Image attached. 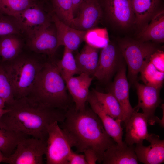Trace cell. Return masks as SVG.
I'll return each instance as SVG.
<instances>
[{"mask_svg": "<svg viewBox=\"0 0 164 164\" xmlns=\"http://www.w3.org/2000/svg\"><path fill=\"white\" fill-rule=\"evenodd\" d=\"M0 118L9 128L27 137L46 141L49 126L63 122L65 111L41 104L29 97L15 99Z\"/></svg>", "mask_w": 164, "mask_h": 164, "instance_id": "cell-1", "label": "cell"}, {"mask_svg": "<svg viewBox=\"0 0 164 164\" xmlns=\"http://www.w3.org/2000/svg\"><path fill=\"white\" fill-rule=\"evenodd\" d=\"M61 128L67 134L77 153L91 149L102 162L104 152L115 142L105 131L98 115L91 108L83 110L70 108L65 111Z\"/></svg>", "mask_w": 164, "mask_h": 164, "instance_id": "cell-2", "label": "cell"}, {"mask_svg": "<svg viewBox=\"0 0 164 164\" xmlns=\"http://www.w3.org/2000/svg\"><path fill=\"white\" fill-rule=\"evenodd\" d=\"M67 89L66 82L56 63H46L43 64L33 90L28 97L43 104L66 111L69 101Z\"/></svg>", "mask_w": 164, "mask_h": 164, "instance_id": "cell-3", "label": "cell"}, {"mask_svg": "<svg viewBox=\"0 0 164 164\" xmlns=\"http://www.w3.org/2000/svg\"><path fill=\"white\" fill-rule=\"evenodd\" d=\"M15 99L29 96L32 91L43 64L33 58L19 57L2 63Z\"/></svg>", "mask_w": 164, "mask_h": 164, "instance_id": "cell-4", "label": "cell"}, {"mask_svg": "<svg viewBox=\"0 0 164 164\" xmlns=\"http://www.w3.org/2000/svg\"><path fill=\"white\" fill-rule=\"evenodd\" d=\"M118 45L128 66L129 80L135 84L138 73L158 49L150 41L128 38L119 40Z\"/></svg>", "mask_w": 164, "mask_h": 164, "instance_id": "cell-5", "label": "cell"}, {"mask_svg": "<svg viewBox=\"0 0 164 164\" xmlns=\"http://www.w3.org/2000/svg\"><path fill=\"white\" fill-rule=\"evenodd\" d=\"M55 121L49 127L45 155L47 164H68L72 147L68 137Z\"/></svg>", "mask_w": 164, "mask_h": 164, "instance_id": "cell-6", "label": "cell"}, {"mask_svg": "<svg viewBox=\"0 0 164 164\" xmlns=\"http://www.w3.org/2000/svg\"><path fill=\"white\" fill-rule=\"evenodd\" d=\"M46 141L31 137H25L18 143L13 152L6 158L9 164H42Z\"/></svg>", "mask_w": 164, "mask_h": 164, "instance_id": "cell-7", "label": "cell"}, {"mask_svg": "<svg viewBox=\"0 0 164 164\" xmlns=\"http://www.w3.org/2000/svg\"><path fill=\"white\" fill-rule=\"evenodd\" d=\"M35 0H33L28 7L15 17L28 38L52 22L53 12L52 13L47 12L43 5Z\"/></svg>", "mask_w": 164, "mask_h": 164, "instance_id": "cell-8", "label": "cell"}, {"mask_svg": "<svg viewBox=\"0 0 164 164\" xmlns=\"http://www.w3.org/2000/svg\"><path fill=\"white\" fill-rule=\"evenodd\" d=\"M103 17L111 24L123 29L135 24L131 0H98Z\"/></svg>", "mask_w": 164, "mask_h": 164, "instance_id": "cell-9", "label": "cell"}, {"mask_svg": "<svg viewBox=\"0 0 164 164\" xmlns=\"http://www.w3.org/2000/svg\"><path fill=\"white\" fill-rule=\"evenodd\" d=\"M125 62L118 45L112 42L102 48L93 76L99 81H108Z\"/></svg>", "mask_w": 164, "mask_h": 164, "instance_id": "cell-10", "label": "cell"}, {"mask_svg": "<svg viewBox=\"0 0 164 164\" xmlns=\"http://www.w3.org/2000/svg\"><path fill=\"white\" fill-rule=\"evenodd\" d=\"M138 97V103L135 108L137 111L141 108L146 116L148 123L153 125L156 122L162 126L161 120L155 116V110L161 102L160 90L154 87L141 84L137 81L135 83Z\"/></svg>", "mask_w": 164, "mask_h": 164, "instance_id": "cell-11", "label": "cell"}, {"mask_svg": "<svg viewBox=\"0 0 164 164\" xmlns=\"http://www.w3.org/2000/svg\"><path fill=\"white\" fill-rule=\"evenodd\" d=\"M77 13L71 27L84 31L94 29L103 18L102 11L98 0H84Z\"/></svg>", "mask_w": 164, "mask_h": 164, "instance_id": "cell-12", "label": "cell"}, {"mask_svg": "<svg viewBox=\"0 0 164 164\" xmlns=\"http://www.w3.org/2000/svg\"><path fill=\"white\" fill-rule=\"evenodd\" d=\"M27 45L36 53L51 56L59 48L56 28L52 21L34 34L28 38Z\"/></svg>", "mask_w": 164, "mask_h": 164, "instance_id": "cell-13", "label": "cell"}, {"mask_svg": "<svg viewBox=\"0 0 164 164\" xmlns=\"http://www.w3.org/2000/svg\"><path fill=\"white\" fill-rule=\"evenodd\" d=\"M87 101L91 108L100 118L109 136L118 145H125L126 143L122 140L123 133V128L121 125L122 121L114 119L105 112L93 91L89 92Z\"/></svg>", "mask_w": 164, "mask_h": 164, "instance_id": "cell-14", "label": "cell"}, {"mask_svg": "<svg viewBox=\"0 0 164 164\" xmlns=\"http://www.w3.org/2000/svg\"><path fill=\"white\" fill-rule=\"evenodd\" d=\"M150 143L148 146L143 142L136 144L134 149L138 161L145 164H160L164 161V140L159 135L149 134L146 140Z\"/></svg>", "mask_w": 164, "mask_h": 164, "instance_id": "cell-15", "label": "cell"}, {"mask_svg": "<svg viewBox=\"0 0 164 164\" xmlns=\"http://www.w3.org/2000/svg\"><path fill=\"white\" fill-rule=\"evenodd\" d=\"M124 122L126 130L125 142L128 145L132 146L147 140L149 135L148 121L143 113L135 111Z\"/></svg>", "mask_w": 164, "mask_h": 164, "instance_id": "cell-16", "label": "cell"}, {"mask_svg": "<svg viewBox=\"0 0 164 164\" xmlns=\"http://www.w3.org/2000/svg\"><path fill=\"white\" fill-rule=\"evenodd\" d=\"M52 20L55 24L59 47L63 46L72 52L77 50L85 41L87 31L71 27L61 21L53 12Z\"/></svg>", "mask_w": 164, "mask_h": 164, "instance_id": "cell-17", "label": "cell"}, {"mask_svg": "<svg viewBox=\"0 0 164 164\" xmlns=\"http://www.w3.org/2000/svg\"><path fill=\"white\" fill-rule=\"evenodd\" d=\"M125 62L117 72L114 80L110 86L109 92L114 96L120 104L126 120L135 110L132 107L130 102L129 85L126 77Z\"/></svg>", "mask_w": 164, "mask_h": 164, "instance_id": "cell-18", "label": "cell"}, {"mask_svg": "<svg viewBox=\"0 0 164 164\" xmlns=\"http://www.w3.org/2000/svg\"><path fill=\"white\" fill-rule=\"evenodd\" d=\"M92 79L89 75L82 73L78 76L72 77L66 82L67 89L75 103L76 110H83L86 108Z\"/></svg>", "mask_w": 164, "mask_h": 164, "instance_id": "cell-19", "label": "cell"}, {"mask_svg": "<svg viewBox=\"0 0 164 164\" xmlns=\"http://www.w3.org/2000/svg\"><path fill=\"white\" fill-rule=\"evenodd\" d=\"M133 146L126 143L122 146L114 144L103 154L101 163L104 164H137L139 163Z\"/></svg>", "mask_w": 164, "mask_h": 164, "instance_id": "cell-20", "label": "cell"}, {"mask_svg": "<svg viewBox=\"0 0 164 164\" xmlns=\"http://www.w3.org/2000/svg\"><path fill=\"white\" fill-rule=\"evenodd\" d=\"M138 40L163 43L164 41V10L159 9L138 35Z\"/></svg>", "mask_w": 164, "mask_h": 164, "instance_id": "cell-21", "label": "cell"}, {"mask_svg": "<svg viewBox=\"0 0 164 164\" xmlns=\"http://www.w3.org/2000/svg\"><path fill=\"white\" fill-rule=\"evenodd\" d=\"M163 0H131L135 24L141 29L161 7Z\"/></svg>", "mask_w": 164, "mask_h": 164, "instance_id": "cell-22", "label": "cell"}, {"mask_svg": "<svg viewBox=\"0 0 164 164\" xmlns=\"http://www.w3.org/2000/svg\"><path fill=\"white\" fill-rule=\"evenodd\" d=\"M99 49L86 44L81 51L75 57L78 74L93 76L97 68L99 57Z\"/></svg>", "mask_w": 164, "mask_h": 164, "instance_id": "cell-23", "label": "cell"}, {"mask_svg": "<svg viewBox=\"0 0 164 164\" xmlns=\"http://www.w3.org/2000/svg\"><path fill=\"white\" fill-rule=\"evenodd\" d=\"M21 35L11 34L0 36V56L2 63L12 61L19 56L23 46Z\"/></svg>", "mask_w": 164, "mask_h": 164, "instance_id": "cell-24", "label": "cell"}, {"mask_svg": "<svg viewBox=\"0 0 164 164\" xmlns=\"http://www.w3.org/2000/svg\"><path fill=\"white\" fill-rule=\"evenodd\" d=\"M93 91L108 115L114 119L121 120L122 122L125 120L126 117L120 104L111 93H104L95 89Z\"/></svg>", "mask_w": 164, "mask_h": 164, "instance_id": "cell-25", "label": "cell"}, {"mask_svg": "<svg viewBox=\"0 0 164 164\" xmlns=\"http://www.w3.org/2000/svg\"><path fill=\"white\" fill-rule=\"evenodd\" d=\"M27 137L9 128L0 119V151L8 157L15 151L19 142Z\"/></svg>", "mask_w": 164, "mask_h": 164, "instance_id": "cell-26", "label": "cell"}, {"mask_svg": "<svg viewBox=\"0 0 164 164\" xmlns=\"http://www.w3.org/2000/svg\"><path fill=\"white\" fill-rule=\"evenodd\" d=\"M56 64L66 83L74 75L78 74L75 57L73 52L65 47L62 59Z\"/></svg>", "mask_w": 164, "mask_h": 164, "instance_id": "cell-27", "label": "cell"}, {"mask_svg": "<svg viewBox=\"0 0 164 164\" xmlns=\"http://www.w3.org/2000/svg\"><path fill=\"white\" fill-rule=\"evenodd\" d=\"M52 12L64 23L71 27L74 17L72 0H51Z\"/></svg>", "mask_w": 164, "mask_h": 164, "instance_id": "cell-28", "label": "cell"}, {"mask_svg": "<svg viewBox=\"0 0 164 164\" xmlns=\"http://www.w3.org/2000/svg\"><path fill=\"white\" fill-rule=\"evenodd\" d=\"M141 78L146 85L160 89L164 79V73L158 70L149 61L142 69Z\"/></svg>", "mask_w": 164, "mask_h": 164, "instance_id": "cell-29", "label": "cell"}, {"mask_svg": "<svg viewBox=\"0 0 164 164\" xmlns=\"http://www.w3.org/2000/svg\"><path fill=\"white\" fill-rule=\"evenodd\" d=\"M33 0H0V13L15 17Z\"/></svg>", "mask_w": 164, "mask_h": 164, "instance_id": "cell-30", "label": "cell"}, {"mask_svg": "<svg viewBox=\"0 0 164 164\" xmlns=\"http://www.w3.org/2000/svg\"><path fill=\"white\" fill-rule=\"evenodd\" d=\"M0 97L5 101L6 107L12 104L15 99L11 85L2 63L0 64Z\"/></svg>", "mask_w": 164, "mask_h": 164, "instance_id": "cell-31", "label": "cell"}, {"mask_svg": "<svg viewBox=\"0 0 164 164\" xmlns=\"http://www.w3.org/2000/svg\"><path fill=\"white\" fill-rule=\"evenodd\" d=\"M22 33H24L14 17L0 13V36Z\"/></svg>", "mask_w": 164, "mask_h": 164, "instance_id": "cell-32", "label": "cell"}, {"mask_svg": "<svg viewBox=\"0 0 164 164\" xmlns=\"http://www.w3.org/2000/svg\"><path fill=\"white\" fill-rule=\"evenodd\" d=\"M164 53L158 49L151 56L149 61L159 71L164 72Z\"/></svg>", "mask_w": 164, "mask_h": 164, "instance_id": "cell-33", "label": "cell"}, {"mask_svg": "<svg viewBox=\"0 0 164 164\" xmlns=\"http://www.w3.org/2000/svg\"><path fill=\"white\" fill-rule=\"evenodd\" d=\"M68 164H87L84 154L71 151L68 159Z\"/></svg>", "mask_w": 164, "mask_h": 164, "instance_id": "cell-34", "label": "cell"}, {"mask_svg": "<svg viewBox=\"0 0 164 164\" xmlns=\"http://www.w3.org/2000/svg\"><path fill=\"white\" fill-rule=\"evenodd\" d=\"M87 164H95L98 162V158L95 152L91 149L85 150L83 152Z\"/></svg>", "mask_w": 164, "mask_h": 164, "instance_id": "cell-35", "label": "cell"}, {"mask_svg": "<svg viewBox=\"0 0 164 164\" xmlns=\"http://www.w3.org/2000/svg\"><path fill=\"white\" fill-rule=\"evenodd\" d=\"M84 0H72L74 16L77 13L78 8Z\"/></svg>", "mask_w": 164, "mask_h": 164, "instance_id": "cell-36", "label": "cell"}, {"mask_svg": "<svg viewBox=\"0 0 164 164\" xmlns=\"http://www.w3.org/2000/svg\"><path fill=\"white\" fill-rule=\"evenodd\" d=\"M9 111V109L7 108H5L4 109H0V118L1 117L6 113L8 112Z\"/></svg>", "mask_w": 164, "mask_h": 164, "instance_id": "cell-37", "label": "cell"}, {"mask_svg": "<svg viewBox=\"0 0 164 164\" xmlns=\"http://www.w3.org/2000/svg\"><path fill=\"white\" fill-rule=\"evenodd\" d=\"M6 104L5 101L0 97V109L5 108Z\"/></svg>", "mask_w": 164, "mask_h": 164, "instance_id": "cell-38", "label": "cell"}, {"mask_svg": "<svg viewBox=\"0 0 164 164\" xmlns=\"http://www.w3.org/2000/svg\"><path fill=\"white\" fill-rule=\"evenodd\" d=\"M6 157H5L0 151V163L1 162L4 163V162L5 159Z\"/></svg>", "mask_w": 164, "mask_h": 164, "instance_id": "cell-39", "label": "cell"}, {"mask_svg": "<svg viewBox=\"0 0 164 164\" xmlns=\"http://www.w3.org/2000/svg\"><path fill=\"white\" fill-rule=\"evenodd\" d=\"M43 0V1H47V0Z\"/></svg>", "mask_w": 164, "mask_h": 164, "instance_id": "cell-40", "label": "cell"}, {"mask_svg": "<svg viewBox=\"0 0 164 164\" xmlns=\"http://www.w3.org/2000/svg\"></svg>", "mask_w": 164, "mask_h": 164, "instance_id": "cell-41", "label": "cell"}]
</instances>
